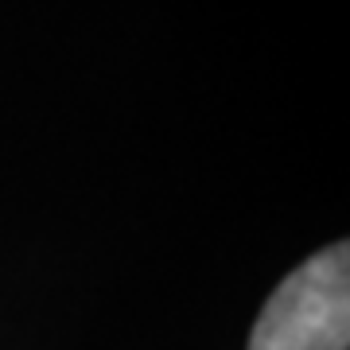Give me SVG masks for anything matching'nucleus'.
Returning a JSON list of instances; mask_svg holds the SVG:
<instances>
[{
  "instance_id": "1",
  "label": "nucleus",
  "mask_w": 350,
  "mask_h": 350,
  "mask_svg": "<svg viewBox=\"0 0 350 350\" xmlns=\"http://www.w3.org/2000/svg\"><path fill=\"white\" fill-rule=\"evenodd\" d=\"M350 347V250L338 241L304 261L265 304L250 350H347Z\"/></svg>"
}]
</instances>
